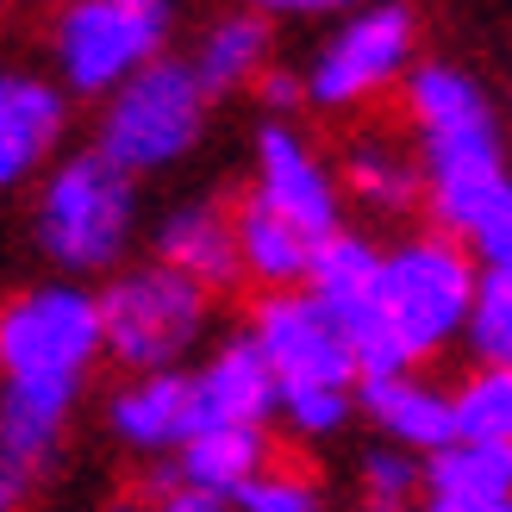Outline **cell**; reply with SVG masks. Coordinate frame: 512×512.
Returning <instances> with one entry per match:
<instances>
[{
	"mask_svg": "<svg viewBox=\"0 0 512 512\" xmlns=\"http://www.w3.org/2000/svg\"><path fill=\"white\" fill-rule=\"evenodd\" d=\"M107 356L100 288L57 275L19 288L0 306V456L25 475H44L69 438L94 363Z\"/></svg>",
	"mask_w": 512,
	"mask_h": 512,
	"instance_id": "6da1fadb",
	"label": "cell"
},
{
	"mask_svg": "<svg viewBox=\"0 0 512 512\" xmlns=\"http://www.w3.org/2000/svg\"><path fill=\"white\" fill-rule=\"evenodd\" d=\"M406 125L425 157L431 219L463 238L481 269H512V175L481 82L450 63L406 69Z\"/></svg>",
	"mask_w": 512,
	"mask_h": 512,
	"instance_id": "7a4b0ae2",
	"label": "cell"
},
{
	"mask_svg": "<svg viewBox=\"0 0 512 512\" xmlns=\"http://www.w3.org/2000/svg\"><path fill=\"white\" fill-rule=\"evenodd\" d=\"M250 338L263 344L275 388H281V425L306 444H325L350 425L363 400V356H356L350 331L331 319V306L306 288H263L250 313Z\"/></svg>",
	"mask_w": 512,
	"mask_h": 512,
	"instance_id": "3957f363",
	"label": "cell"
},
{
	"mask_svg": "<svg viewBox=\"0 0 512 512\" xmlns=\"http://www.w3.org/2000/svg\"><path fill=\"white\" fill-rule=\"evenodd\" d=\"M481 263L463 238H450L444 225L419 238H400L394 250H381V294H375V325L363 331V375L375 369H406L431 363L450 338L469 331Z\"/></svg>",
	"mask_w": 512,
	"mask_h": 512,
	"instance_id": "277c9868",
	"label": "cell"
},
{
	"mask_svg": "<svg viewBox=\"0 0 512 512\" xmlns=\"http://www.w3.org/2000/svg\"><path fill=\"white\" fill-rule=\"evenodd\" d=\"M32 244L57 275H113L138 244V175L107 150H63L38 175Z\"/></svg>",
	"mask_w": 512,
	"mask_h": 512,
	"instance_id": "5b68a950",
	"label": "cell"
},
{
	"mask_svg": "<svg viewBox=\"0 0 512 512\" xmlns=\"http://www.w3.org/2000/svg\"><path fill=\"white\" fill-rule=\"evenodd\" d=\"M207 100L213 88L200 82V69L182 57H150L138 75L100 100L94 144L119 157L132 175H163L207 138Z\"/></svg>",
	"mask_w": 512,
	"mask_h": 512,
	"instance_id": "8992f818",
	"label": "cell"
},
{
	"mask_svg": "<svg viewBox=\"0 0 512 512\" xmlns=\"http://www.w3.org/2000/svg\"><path fill=\"white\" fill-rule=\"evenodd\" d=\"M100 319H107V363L119 369H182L207 338L213 288L194 275L169 269L163 256L150 263H119L100 288Z\"/></svg>",
	"mask_w": 512,
	"mask_h": 512,
	"instance_id": "52a82bcc",
	"label": "cell"
},
{
	"mask_svg": "<svg viewBox=\"0 0 512 512\" xmlns=\"http://www.w3.org/2000/svg\"><path fill=\"white\" fill-rule=\"evenodd\" d=\"M169 0H63L50 19V69L75 100H107L169 44Z\"/></svg>",
	"mask_w": 512,
	"mask_h": 512,
	"instance_id": "ba28073f",
	"label": "cell"
},
{
	"mask_svg": "<svg viewBox=\"0 0 512 512\" xmlns=\"http://www.w3.org/2000/svg\"><path fill=\"white\" fill-rule=\"evenodd\" d=\"M419 50V25L400 0H381V7L350 13L338 32L319 44L313 69H306V107L319 113H350L369 107L375 94H388L394 82H406Z\"/></svg>",
	"mask_w": 512,
	"mask_h": 512,
	"instance_id": "9c48e42d",
	"label": "cell"
},
{
	"mask_svg": "<svg viewBox=\"0 0 512 512\" xmlns=\"http://www.w3.org/2000/svg\"><path fill=\"white\" fill-rule=\"evenodd\" d=\"M269 425H200L194 438L163 456L157 469V506L169 512H219L238 506L244 481L269 463Z\"/></svg>",
	"mask_w": 512,
	"mask_h": 512,
	"instance_id": "30bf717a",
	"label": "cell"
},
{
	"mask_svg": "<svg viewBox=\"0 0 512 512\" xmlns=\"http://www.w3.org/2000/svg\"><path fill=\"white\" fill-rule=\"evenodd\" d=\"M69 88L57 82V69H19L0 63V194L38 188V175L63 157L69 144Z\"/></svg>",
	"mask_w": 512,
	"mask_h": 512,
	"instance_id": "8fae6325",
	"label": "cell"
},
{
	"mask_svg": "<svg viewBox=\"0 0 512 512\" xmlns=\"http://www.w3.org/2000/svg\"><path fill=\"white\" fill-rule=\"evenodd\" d=\"M250 188L263 200H275L281 213H294L319 238H331L344 225V175H331V163L281 113L256 132V182Z\"/></svg>",
	"mask_w": 512,
	"mask_h": 512,
	"instance_id": "7c38bea8",
	"label": "cell"
},
{
	"mask_svg": "<svg viewBox=\"0 0 512 512\" xmlns=\"http://www.w3.org/2000/svg\"><path fill=\"white\" fill-rule=\"evenodd\" d=\"M107 431L119 450L163 463L194 438V375L188 369H125L107 400Z\"/></svg>",
	"mask_w": 512,
	"mask_h": 512,
	"instance_id": "4fadbf2b",
	"label": "cell"
},
{
	"mask_svg": "<svg viewBox=\"0 0 512 512\" xmlns=\"http://www.w3.org/2000/svg\"><path fill=\"white\" fill-rule=\"evenodd\" d=\"M194 375V431L200 425H269L281 419V388L263 344L238 331L219 350H207V363L188 369Z\"/></svg>",
	"mask_w": 512,
	"mask_h": 512,
	"instance_id": "5bb4252c",
	"label": "cell"
},
{
	"mask_svg": "<svg viewBox=\"0 0 512 512\" xmlns=\"http://www.w3.org/2000/svg\"><path fill=\"white\" fill-rule=\"evenodd\" d=\"M356 400H363L369 425H375L388 444H406V450H425V456H431V450H444V444L456 438V388L425 381L419 363L363 375Z\"/></svg>",
	"mask_w": 512,
	"mask_h": 512,
	"instance_id": "9a60e30c",
	"label": "cell"
},
{
	"mask_svg": "<svg viewBox=\"0 0 512 512\" xmlns=\"http://www.w3.org/2000/svg\"><path fill=\"white\" fill-rule=\"evenodd\" d=\"M150 256H163L169 269L194 275L200 288H238L244 281V250H238V219L213 207V200H182L157 219L150 232Z\"/></svg>",
	"mask_w": 512,
	"mask_h": 512,
	"instance_id": "2e32d148",
	"label": "cell"
},
{
	"mask_svg": "<svg viewBox=\"0 0 512 512\" xmlns=\"http://www.w3.org/2000/svg\"><path fill=\"white\" fill-rule=\"evenodd\" d=\"M425 506L431 512H512V444L450 438L425 456Z\"/></svg>",
	"mask_w": 512,
	"mask_h": 512,
	"instance_id": "e0dca14e",
	"label": "cell"
},
{
	"mask_svg": "<svg viewBox=\"0 0 512 512\" xmlns=\"http://www.w3.org/2000/svg\"><path fill=\"white\" fill-rule=\"evenodd\" d=\"M232 219H238L244 281H256V288H300L325 238H319V232H306L294 213H281L275 200H263L256 188L232 207Z\"/></svg>",
	"mask_w": 512,
	"mask_h": 512,
	"instance_id": "ac0fdd59",
	"label": "cell"
},
{
	"mask_svg": "<svg viewBox=\"0 0 512 512\" xmlns=\"http://www.w3.org/2000/svg\"><path fill=\"white\" fill-rule=\"evenodd\" d=\"M306 288H313L331 319L350 331V344H363V331L375 325V294H381V250L363 238V232H331L306 269Z\"/></svg>",
	"mask_w": 512,
	"mask_h": 512,
	"instance_id": "d6986e66",
	"label": "cell"
},
{
	"mask_svg": "<svg viewBox=\"0 0 512 512\" xmlns=\"http://www.w3.org/2000/svg\"><path fill=\"white\" fill-rule=\"evenodd\" d=\"M419 150V144H413ZM388 132H356L344 150V194L369 213H413L425 207V157H413Z\"/></svg>",
	"mask_w": 512,
	"mask_h": 512,
	"instance_id": "ffe728a7",
	"label": "cell"
},
{
	"mask_svg": "<svg viewBox=\"0 0 512 512\" xmlns=\"http://www.w3.org/2000/svg\"><path fill=\"white\" fill-rule=\"evenodd\" d=\"M269 50H275L269 13L244 7V13H225L219 25H207V38L194 44L188 63L200 69V82H207L213 94H238V88H256V82H263Z\"/></svg>",
	"mask_w": 512,
	"mask_h": 512,
	"instance_id": "44dd1931",
	"label": "cell"
},
{
	"mask_svg": "<svg viewBox=\"0 0 512 512\" xmlns=\"http://www.w3.org/2000/svg\"><path fill=\"white\" fill-rule=\"evenodd\" d=\"M456 438L512 444V363H481L456 388Z\"/></svg>",
	"mask_w": 512,
	"mask_h": 512,
	"instance_id": "7402d4cb",
	"label": "cell"
},
{
	"mask_svg": "<svg viewBox=\"0 0 512 512\" xmlns=\"http://www.w3.org/2000/svg\"><path fill=\"white\" fill-rule=\"evenodd\" d=\"M463 338L475 363H512V269H481Z\"/></svg>",
	"mask_w": 512,
	"mask_h": 512,
	"instance_id": "603a6c76",
	"label": "cell"
},
{
	"mask_svg": "<svg viewBox=\"0 0 512 512\" xmlns=\"http://www.w3.org/2000/svg\"><path fill=\"white\" fill-rule=\"evenodd\" d=\"M356 488H363V500H369L375 512L413 506V500L425 494V463H419V450H406V444L369 450L363 463H356Z\"/></svg>",
	"mask_w": 512,
	"mask_h": 512,
	"instance_id": "cb8c5ba5",
	"label": "cell"
},
{
	"mask_svg": "<svg viewBox=\"0 0 512 512\" xmlns=\"http://www.w3.org/2000/svg\"><path fill=\"white\" fill-rule=\"evenodd\" d=\"M238 506H244V512H313V506H319V481L306 475V469L275 463V456H269V463L244 481Z\"/></svg>",
	"mask_w": 512,
	"mask_h": 512,
	"instance_id": "d4e9b609",
	"label": "cell"
},
{
	"mask_svg": "<svg viewBox=\"0 0 512 512\" xmlns=\"http://www.w3.org/2000/svg\"><path fill=\"white\" fill-rule=\"evenodd\" d=\"M256 94H263V107L269 113H294V107H306V75H288V69H263V82H256Z\"/></svg>",
	"mask_w": 512,
	"mask_h": 512,
	"instance_id": "484cf974",
	"label": "cell"
},
{
	"mask_svg": "<svg viewBox=\"0 0 512 512\" xmlns=\"http://www.w3.org/2000/svg\"><path fill=\"white\" fill-rule=\"evenodd\" d=\"M250 7L269 19H319V13H344L350 0H250Z\"/></svg>",
	"mask_w": 512,
	"mask_h": 512,
	"instance_id": "4316f807",
	"label": "cell"
},
{
	"mask_svg": "<svg viewBox=\"0 0 512 512\" xmlns=\"http://www.w3.org/2000/svg\"><path fill=\"white\" fill-rule=\"evenodd\" d=\"M25 494H32V475H25L19 463H7V456H0V512H13Z\"/></svg>",
	"mask_w": 512,
	"mask_h": 512,
	"instance_id": "83f0119b",
	"label": "cell"
}]
</instances>
